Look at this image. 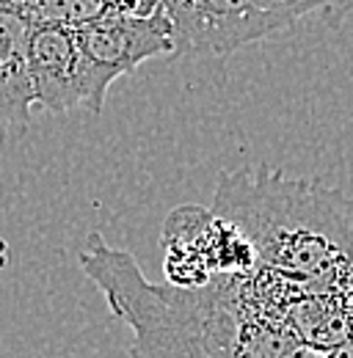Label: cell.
<instances>
[{
  "label": "cell",
  "instance_id": "6da1fadb",
  "mask_svg": "<svg viewBox=\"0 0 353 358\" xmlns=\"http://www.w3.org/2000/svg\"><path fill=\"white\" fill-rule=\"evenodd\" d=\"M237 226L260 268L309 292L353 289V199L279 171L223 174L210 207Z\"/></svg>",
  "mask_w": 353,
  "mask_h": 358
},
{
  "label": "cell",
  "instance_id": "7a4b0ae2",
  "mask_svg": "<svg viewBox=\"0 0 353 358\" xmlns=\"http://www.w3.org/2000/svg\"><path fill=\"white\" fill-rule=\"evenodd\" d=\"M348 0H163L174 55H229Z\"/></svg>",
  "mask_w": 353,
  "mask_h": 358
},
{
  "label": "cell",
  "instance_id": "3957f363",
  "mask_svg": "<svg viewBox=\"0 0 353 358\" xmlns=\"http://www.w3.org/2000/svg\"><path fill=\"white\" fill-rule=\"evenodd\" d=\"M83 72V108L99 113L113 80L135 72L144 61L174 55V28L166 11L132 14L119 3L99 22L75 34Z\"/></svg>",
  "mask_w": 353,
  "mask_h": 358
},
{
  "label": "cell",
  "instance_id": "277c9868",
  "mask_svg": "<svg viewBox=\"0 0 353 358\" xmlns=\"http://www.w3.org/2000/svg\"><path fill=\"white\" fill-rule=\"evenodd\" d=\"M166 278L172 287L199 289L219 278H246L260 270L246 234L213 210L179 207L163 226Z\"/></svg>",
  "mask_w": 353,
  "mask_h": 358
},
{
  "label": "cell",
  "instance_id": "5b68a950",
  "mask_svg": "<svg viewBox=\"0 0 353 358\" xmlns=\"http://www.w3.org/2000/svg\"><path fill=\"white\" fill-rule=\"evenodd\" d=\"M34 22L22 0H0V143L28 133L36 94L28 72Z\"/></svg>",
  "mask_w": 353,
  "mask_h": 358
},
{
  "label": "cell",
  "instance_id": "8992f818",
  "mask_svg": "<svg viewBox=\"0 0 353 358\" xmlns=\"http://www.w3.org/2000/svg\"><path fill=\"white\" fill-rule=\"evenodd\" d=\"M28 72L36 94V108L50 113H69L75 108H83L81 52L72 31L34 25Z\"/></svg>",
  "mask_w": 353,
  "mask_h": 358
},
{
  "label": "cell",
  "instance_id": "52a82bcc",
  "mask_svg": "<svg viewBox=\"0 0 353 358\" xmlns=\"http://www.w3.org/2000/svg\"><path fill=\"white\" fill-rule=\"evenodd\" d=\"M116 3L119 0H22L34 25L64 28L72 34L108 17Z\"/></svg>",
  "mask_w": 353,
  "mask_h": 358
},
{
  "label": "cell",
  "instance_id": "ba28073f",
  "mask_svg": "<svg viewBox=\"0 0 353 358\" xmlns=\"http://www.w3.org/2000/svg\"><path fill=\"white\" fill-rule=\"evenodd\" d=\"M326 358H353V336L345 342V345H340L337 350H331Z\"/></svg>",
  "mask_w": 353,
  "mask_h": 358
}]
</instances>
